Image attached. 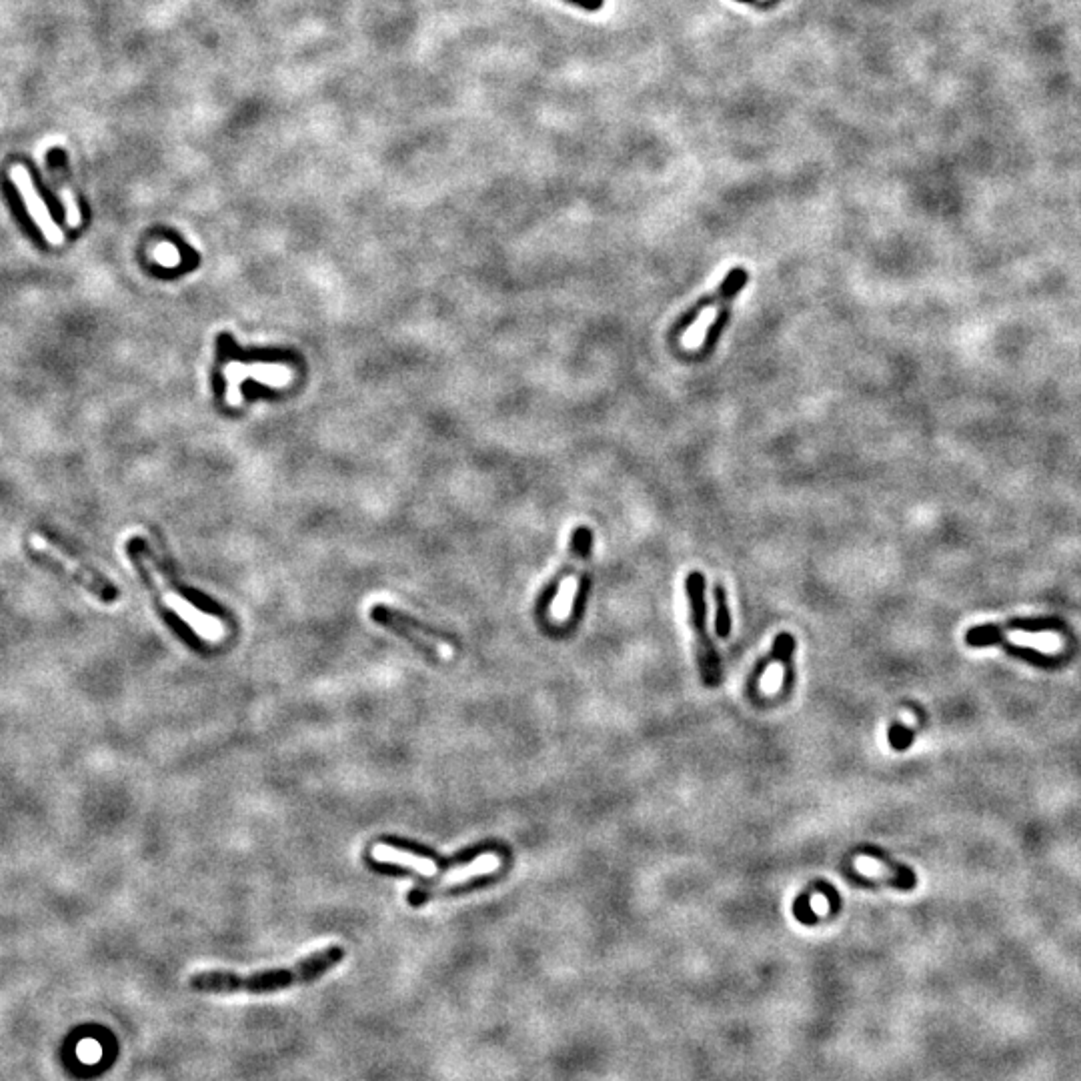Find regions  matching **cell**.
I'll list each match as a JSON object with an SVG mask.
<instances>
[{
  "instance_id": "cell-13",
  "label": "cell",
  "mask_w": 1081,
  "mask_h": 1081,
  "mask_svg": "<svg viewBox=\"0 0 1081 1081\" xmlns=\"http://www.w3.org/2000/svg\"><path fill=\"white\" fill-rule=\"evenodd\" d=\"M737 295H739V291H731V293H727V295L719 301V313H717L715 321L711 323V327L707 329V335H705V341H703V347H701V353H703V355H709V353L717 347V343H719V339H721V333L725 331L727 321H729V315H731V301H733Z\"/></svg>"
},
{
  "instance_id": "cell-5",
  "label": "cell",
  "mask_w": 1081,
  "mask_h": 1081,
  "mask_svg": "<svg viewBox=\"0 0 1081 1081\" xmlns=\"http://www.w3.org/2000/svg\"><path fill=\"white\" fill-rule=\"evenodd\" d=\"M965 643L969 647H989V645H999L1009 657H1015V659H1021L1029 665H1035V667H1043V669H1049V667H1057L1061 663H1065V657L1061 655H1049V653H1041L1037 649H1031V647H1021V645H1015V643H1009L1001 631H997L995 625H983V627H973L965 633Z\"/></svg>"
},
{
  "instance_id": "cell-10",
  "label": "cell",
  "mask_w": 1081,
  "mask_h": 1081,
  "mask_svg": "<svg viewBox=\"0 0 1081 1081\" xmlns=\"http://www.w3.org/2000/svg\"><path fill=\"white\" fill-rule=\"evenodd\" d=\"M373 619H375L377 623L385 625L387 629H391L393 633H397L399 637H405V639H407V641H409L411 645H415V647H417V649H421L423 653H427V655L435 657V649H433V647H431V645H429V643H427V641H425V639H423V637L419 635L421 631H417L415 627H411V625H407L405 621H401V619H399V615H397V613H393V611H391L389 607L377 605V607L373 609Z\"/></svg>"
},
{
  "instance_id": "cell-17",
  "label": "cell",
  "mask_w": 1081,
  "mask_h": 1081,
  "mask_svg": "<svg viewBox=\"0 0 1081 1081\" xmlns=\"http://www.w3.org/2000/svg\"><path fill=\"white\" fill-rule=\"evenodd\" d=\"M915 739V729L905 727L901 723H893L889 729V745L897 751H905Z\"/></svg>"
},
{
  "instance_id": "cell-1",
  "label": "cell",
  "mask_w": 1081,
  "mask_h": 1081,
  "mask_svg": "<svg viewBox=\"0 0 1081 1081\" xmlns=\"http://www.w3.org/2000/svg\"><path fill=\"white\" fill-rule=\"evenodd\" d=\"M343 957H345V949L341 945H329L327 949L315 951L309 957L297 961L293 967L263 969L249 975L223 971V969L199 971L191 975L189 985L191 989L199 993L269 995V993H277L295 985H305V983H313L321 979L335 965H339Z\"/></svg>"
},
{
  "instance_id": "cell-15",
  "label": "cell",
  "mask_w": 1081,
  "mask_h": 1081,
  "mask_svg": "<svg viewBox=\"0 0 1081 1081\" xmlns=\"http://www.w3.org/2000/svg\"><path fill=\"white\" fill-rule=\"evenodd\" d=\"M715 633L721 637V639H727L731 635V615H729V605H727V593H725V587L721 583L715 585Z\"/></svg>"
},
{
  "instance_id": "cell-12",
  "label": "cell",
  "mask_w": 1081,
  "mask_h": 1081,
  "mask_svg": "<svg viewBox=\"0 0 1081 1081\" xmlns=\"http://www.w3.org/2000/svg\"><path fill=\"white\" fill-rule=\"evenodd\" d=\"M853 853H855V855H867V857H871V859L883 863L887 869H891V871L895 873V877L899 879V883H901V891H911V889H915V885H917V875H915L907 865H903V863L891 859V855H889L887 851H883L881 847H877V845H859Z\"/></svg>"
},
{
  "instance_id": "cell-18",
  "label": "cell",
  "mask_w": 1081,
  "mask_h": 1081,
  "mask_svg": "<svg viewBox=\"0 0 1081 1081\" xmlns=\"http://www.w3.org/2000/svg\"><path fill=\"white\" fill-rule=\"evenodd\" d=\"M809 899H811V887H809L807 891L799 893L797 899H795V903H793V913H795V917H797L801 923H805V925H813V923L819 921V917L813 913V909H811V905H809Z\"/></svg>"
},
{
  "instance_id": "cell-2",
  "label": "cell",
  "mask_w": 1081,
  "mask_h": 1081,
  "mask_svg": "<svg viewBox=\"0 0 1081 1081\" xmlns=\"http://www.w3.org/2000/svg\"><path fill=\"white\" fill-rule=\"evenodd\" d=\"M685 593L689 601V623L695 635L697 665L701 681L707 687H717L723 681L721 657L707 631V601H705V577L699 571H691L685 577Z\"/></svg>"
},
{
  "instance_id": "cell-11",
  "label": "cell",
  "mask_w": 1081,
  "mask_h": 1081,
  "mask_svg": "<svg viewBox=\"0 0 1081 1081\" xmlns=\"http://www.w3.org/2000/svg\"><path fill=\"white\" fill-rule=\"evenodd\" d=\"M373 857L377 861H389V863H397V865H403L407 869H413L417 871L419 875H433L437 871V865L435 861L427 859V857H421V855H413V853H405V851H399V849H393V847H387V845H377L373 849Z\"/></svg>"
},
{
  "instance_id": "cell-8",
  "label": "cell",
  "mask_w": 1081,
  "mask_h": 1081,
  "mask_svg": "<svg viewBox=\"0 0 1081 1081\" xmlns=\"http://www.w3.org/2000/svg\"><path fill=\"white\" fill-rule=\"evenodd\" d=\"M793 651H795V637L791 633H779L773 641V649L771 653L761 659L755 669H753V677H751V689L757 687V681L761 679V675L765 673V669L771 665V663H781L783 665V693L791 691L793 687V681H795V671H793Z\"/></svg>"
},
{
  "instance_id": "cell-3",
  "label": "cell",
  "mask_w": 1081,
  "mask_h": 1081,
  "mask_svg": "<svg viewBox=\"0 0 1081 1081\" xmlns=\"http://www.w3.org/2000/svg\"><path fill=\"white\" fill-rule=\"evenodd\" d=\"M31 543V551L35 553V557L39 559V563H45V565H51L53 569L61 571V573H67L73 581H77L79 585H83L87 591H91L93 595H97L101 601L105 603H115L119 599V589L109 583L107 579H103L101 575L93 573L91 569L83 567L81 563H75L71 557L63 555L53 543H49L45 537L41 535H31L29 539Z\"/></svg>"
},
{
  "instance_id": "cell-16",
  "label": "cell",
  "mask_w": 1081,
  "mask_h": 1081,
  "mask_svg": "<svg viewBox=\"0 0 1081 1081\" xmlns=\"http://www.w3.org/2000/svg\"><path fill=\"white\" fill-rule=\"evenodd\" d=\"M59 195H61V201L67 209V223L71 229H79L81 223H83V215H81V209L77 205V199L71 191V187L67 185V181L63 179V175H59Z\"/></svg>"
},
{
  "instance_id": "cell-4",
  "label": "cell",
  "mask_w": 1081,
  "mask_h": 1081,
  "mask_svg": "<svg viewBox=\"0 0 1081 1081\" xmlns=\"http://www.w3.org/2000/svg\"><path fill=\"white\" fill-rule=\"evenodd\" d=\"M11 181L15 183V187L21 191L23 195V201L27 205V211L31 215V219L37 223V227L41 229L43 237L47 239V243L55 245V247H61L65 245V233L61 231V227L55 223L53 215L49 213L45 201L41 199L35 183H33V177L29 173V169L25 165H13L11 167Z\"/></svg>"
},
{
  "instance_id": "cell-6",
  "label": "cell",
  "mask_w": 1081,
  "mask_h": 1081,
  "mask_svg": "<svg viewBox=\"0 0 1081 1081\" xmlns=\"http://www.w3.org/2000/svg\"><path fill=\"white\" fill-rule=\"evenodd\" d=\"M225 375L229 379L227 401L231 405H239L243 401V395H241L239 387L247 377L269 383V385H275V387H283L287 381H291L289 369H285L281 365H239V363H231L225 369Z\"/></svg>"
},
{
  "instance_id": "cell-19",
  "label": "cell",
  "mask_w": 1081,
  "mask_h": 1081,
  "mask_svg": "<svg viewBox=\"0 0 1081 1081\" xmlns=\"http://www.w3.org/2000/svg\"><path fill=\"white\" fill-rule=\"evenodd\" d=\"M809 887H811L813 891H819V893H823V895L827 897V901H829V915H835V913L839 911V907H841L839 891H837L829 881H825V879H815Z\"/></svg>"
},
{
  "instance_id": "cell-21",
  "label": "cell",
  "mask_w": 1081,
  "mask_h": 1081,
  "mask_svg": "<svg viewBox=\"0 0 1081 1081\" xmlns=\"http://www.w3.org/2000/svg\"><path fill=\"white\" fill-rule=\"evenodd\" d=\"M569 3L585 9V11H599L603 7V0H569Z\"/></svg>"
},
{
  "instance_id": "cell-14",
  "label": "cell",
  "mask_w": 1081,
  "mask_h": 1081,
  "mask_svg": "<svg viewBox=\"0 0 1081 1081\" xmlns=\"http://www.w3.org/2000/svg\"><path fill=\"white\" fill-rule=\"evenodd\" d=\"M997 631H1025V633H1043V631H1059L1063 629V623L1057 619H1011L1007 623L995 625Z\"/></svg>"
},
{
  "instance_id": "cell-7",
  "label": "cell",
  "mask_w": 1081,
  "mask_h": 1081,
  "mask_svg": "<svg viewBox=\"0 0 1081 1081\" xmlns=\"http://www.w3.org/2000/svg\"><path fill=\"white\" fill-rule=\"evenodd\" d=\"M747 281H749V273H747L743 267L731 269L729 275L725 277V281L717 287V291H713V293L701 297L699 301H695V303H693V305L677 319V323H675L673 329H671V335L679 337L681 333H685V331L699 319V315H701L705 309H709V307H713L715 303H719V301H721L727 293H731V291H739V293H741L743 287L747 285Z\"/></svg>"
},
{
  "instance_id": "cell-22",
  "label": "cell",
  "mask_w": 1081,
  "mask_h": 1081,
  "mask_svg": "<svg viewBox=\"0 0 1081 1081\" xmlns=\"http://www.w3.org/2000/svg\"><path fill=\"white\" fill-rule=\"evenodd\" d=\"M737 3H755V0H737Z\"/></svg>"
},
{
  "instance_id": "cell-9",
  "label": "cell",
  "mask_w": 1081,
  "mask_h": 1081,
  "mask_svg": "<svg viewBox=\"0 0 1081 1081\" xmlns=\"http://www.w3.org/2000/svg\"><path fill=\"white\" fill-rule=\"evenodd\" d=\"M497 867H499V857H497V855H493V853H487V855H479V857H477V859H473V861H471L469 865H465V867H459V869H455V871L447 873V875H445V877L441 879V883H439V889H435V891H445V889H447L449 885H457V883H463L465 879H469V877H475V875H489V873L497 871ZM435 891L431 889V891L423 893V895H425V897H423V901H425V899H427L429 895H433ZM419 897H421V895H417V897H411V899H409V901H411V905H415ZM423 901H421V903H423Z\"/></svg>"
},
{
  "instance_id": "cell-20",
  "label": "cell",
  "mask_w": 1081,
  "mask_h": 1081,
  "mask_svg": "<svg viewBox=\"0 0 1081 1081\" xmlns=\"http://www.w3.org/2000/svg\"><path fill=\"white\" fill-rule=\"evenodd\" d=\"M153 259L163 267H177L181 263V255L171 243H161L159 247H155Z\"/></svg>"
}]
</instances>
